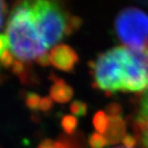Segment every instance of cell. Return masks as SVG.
<instances>
[{
    "mask_svg": "<svg viewBox=\"0 0 148 148\" xmlns=\"http://www.w3.org/2000/svg\"><path fill=\"white\" fill-rule=\"evenodd\" d=\"M113 148H126L125 146H117V147H113Z\"/></svg>",
    "mask_w": 148,
    "mask_h": 148,
    "instance_id": "obj_21",
    "label": "cell"
},
{
    "mask_svg": "<svg viewBox=\"0 0 148 148\" xmlns=\"http://www.w3.org/2000/svg\"><path fill=\"white\" fill-rule=\"evenodd\" d=\"M88 143L91 148H103L108 144L104 136L100 133H94L90 135Z\"/></svg>",
    "mask_w": 148,
    "mask_h": 148,
    "instance_id": "obj_10",
    "label": "cell"
},
{
    "mask_svg": "<svg viewBox=\"0 0 148 148\" xmlns=\"http://www.w3.org/2000/svg\"><path fill=\"white\" fill-rule=\"evenodd\" d=\"M52 106H53V99L51 97H46L41 99L40 104H39V109L41 111L47 112L52 108Z\"/></svg>",
    "mask_w": 148,
    "mask_h": 148,
    "instance_id": "obj_15",
    "label": "cell"
},
{
    "mask_svg": "<svg viewBox=\"0 0 148 148\" xmlns=\"http://www.w3.org/2000/svg\"><path fill=\"white\" fill-rule=\"evenodd\" d=\"M12 69L14 73L19 74V75H22V74L24 73V71H25V62L16 60L15 62L14 63Z\"/></svg>",
    "mask_w": 148,
    "mask_h": 148,
    "instance_id": "obj_16",
    "label": "cell"
},
{
    "mask_svg": "<svg viewBox=\"0 0 148 148\" xmlns=\"http://www.w3.org/2000/svg\"><path fill=\"white\" fill-rule=\"evenodd\" d=\"M73 96L71 87L65 83L64 80L56 79L50 88V97L60 103H65L71 101Z\"/></svg>",
    "mask_w": 148,
    "mask_h": 148,
    "instance_id": "obj_6",
    "label": "cell"
},
{
    "mask_svg": "<svg viewBox=\"0 0 148 148\" xmlns=\"http://www.w3.org/2000/svg\"><path fill=\"white\" fill-rule=\"evenodd\" d=\"M128 47H116L99 55L91 62L96 85L107 92L124 91Z\"/></svg>",
    "mask_w": 148,
    "mask_h": 148,
    "instance_id": "obj_2",
    "label": "cell"
},
{
    "mask_svg": "<svg viewBox=\"0 0 148 148\" xmlns=\"http://www.w3.org/2000/svg\"><path fill=\"white\" fill-rule=\"evenodd\" d=\"M103 136L109 145H116L122 142L126 136V126L121 116H110L108 127Z\"/></svg>",
    "mask_w": 148,
    "mask_h": 148,
    "instance_id": "obj_5",
    "label": "cell"
},
{
    "mask_svg": "<svg viewBox=\"0 0 148 148\" xmlns=\"http://www.w3.org/2000/svg\"><path fill=\"white\" fill-rule=\"evenodd\" d=\"M106 112L109 116H121V106L117 103H112L107 105Z\"/></svg>",
    "mask_w": 148,
    "mask_h": 148,
    "instance_id": "obj_14",
    "label": "cell"
},
{
    "mask_svg": "<svg viewBox=\"0 0 148 148\" xmlns=\"http://www.w3.org/2000/svg\"><path fill=\"white\" fill-rule=\"evenodd\" d=\"M115 30L121 43L130 48L148 47V14L136 7H127L115 19Z\"/></svg>",
    "mask_w": 148,
    "mask_h": 148,
    "instance_id": "obj_3",
    "label": "cell"
},
{
    "mask_svg": "<svg viewBox=\"0 0 148 148\" xmlns=\"http://www.w3.org/2000/svg\"><path fill=\"white\" fill-rule=\"evenodd\" d=\"M1 21H0V23H1V28H4V23H5V14H7V9H6V5L5 3V0H1Z\"/></svg>",
    "mask_w": 148,
    "mask_h": 148,
    "instance_id": "obj_19",
    "label": "cell"
},
{
    "mask_svg": "<svg viewBox=\"0 0 148 148\" xmlns=\"http://www.w3.org/2000/svg\"><path fill=\"white\" fill-rule=\"evenodd\" d=\"M136 140L132 135H126L122 140V144L126 148H133L136 145Z\"/></svg>",
    "mask_w": 148,
    "mask_h": 148,
    "instance_id": "obj_17",
    "label": "cell"
},
{
    "mask_svg": "<svg viewBox=\"0 0 148 148\" xmlns=\"http://www.w3.org/2000/svg\"><path fill=\"white\" fill-rule=\"evenodd\" d=\"M145 148H148V147H145Z\"/></svg>",
    "mask_w": 148,
    "mask_h": 148,
    "instance_id": "obj_22",
    "label": "cell"
},
{
    "mask_svg": "<svg viewBox=\"0 0 148 148\" xmlns=\"http://www.w3.org/2000/svg\"><path fill=\"white\" fill-rule=\"evenodd\" d=\"M0 55H1V63L4 67H5V68L13 67L16 59H14L15 57L13 56L11 51H10L9 49H6L5 51L1 53Z\"/></svg>",
    "mask_w": 148,
    "mask_h": 148,
    "instance_id": "obj_13",
    "label": "cell"
},
{
    "mask_svg": "<svg viewBox=\"0 0 148 148\" xmlns=\"http://www.w3.org/2000/svg\"><path fill=\"white\" fill-rule=\"evenodd\" d=\"M40 97L36 93H29L26 97V105L31 110H37L39 108L40 104Z\"/></svg>",
    "mask_w": 148,
    "mask_h": 148,
    "instance_id": "obj_12",
    "label": "cell"
},
{
    "mask_svg": "<svg viewBox=\"0 0 148 148\" xmlns=\"http://www.w3.org/2000/svg\"><path fill=\"white\" fill-rule=\"evenodd\" d=\"M51 64L63 71H71L79 61V56L68 45H56L49 53Z\"/></svg>",
    "mask_w": 148,
    "mask_h": 148,
    "instance_id": "obj_4",
    "label": "cell"
},
{
    "mask_svg": "<svg viewBox=\"0 0 148 148\" xmlns=\"http://www.w3.org/2000/svg\"><path fill=\"white\" fill-rule=\"evenodd\" d=\"M5 36L13 56L24 62L36 60L48 49L23 0L15 1L7 20Z\"/></svg>",
    "mask_w": 148,
    "mask_h": 148,
    "instance_id": "obj_1",
    "label": "cell"
},
{
    "mask_svg": "<svg viewBox=\"0 0 148 148\" xmlns=\"http://www.w3.org/2000/svg\"><path fill=\"white\" fill-rule=\"evenodd\" d=\"M88 106L87 104L81 101H74L71 104V112L76 117H83L87 114Z\"/></svg>",
    "mask_w": 148,
    "mask_h": 148,
    "instance_id": "obj_11",
    "label": "cell"
},
{
    "mask_svg": "<svg viewBox=\"0 0 148 148\" xmlns=\"http://www.w3.org/2000/svg\"><path fill=\"white\" fill-rule=\"evenodd\" d=\"M54 148H72L70 144L64 141H56L54 143Z\"/></svg>",
    "mask_w": 148,
    "mask_h": 148,
    "instance_id": "obj_20",
    "label": "cell"
},
{
    "mask_svg": "<svg viewBox=\"0 0 148 148\" xmlns=\"http://www.w3.org/2000/svg\"><path fill=\"white\" fill-rule=\"evenodd\" d=\"M108 122H109V117L108 115L105 114L104 112L99 111L95 114L93 119V124L95 129L97 130L98 133L100 134L105 133L108 127Z\"/></svg>",
    "mask_w": 148,
    "mask_h": 148,
    "instance_id": "obj_7",
    "label": "cell"
},
{
    "mask_svg": "<svg viewBox=\"0 0 148 148\" xmlns=\"http://www.w3.org/2000/svg\"><path fill=\"white\" fill-rule=\"evenodd\" d=\"M148 122V88L145 90L142 101L141 106L136 117V125H142Z\"/></svg>",
    "mask_w": 148,
    "mask_h": 148,
    "instance_id": "obj_8",
    "label": "cell"
},
{
    "mask_svg": "<svg viewBox=\"0 0 148 148\" xmlns=\"http://www.w3.org/2000/svg\"><path fill=\"white\" fill-rule=\"evenodd\" d=\"M62 127L63 130H64L67 134L71 135L74 131H75L77 125H78V121L76 117L71 115H65L63 116L62 121H61Z\"/></svg>",
    "mask_w": 148,
    "mask_h": 148,
    "instance_id": "obj_9",
    "label": "cell"
},
{
    "mask_svg": "<svg viewBox=\"0 0 148 148\" xmlns=\"http://www.w3.org/2000/svg\"><path fill=\"white\" fill-rule=\"evenodd\" d=\"M35 61L38 63L39 65L44 66V67L48 66L50 63H51V62H50V56H49V54H47H47H45V55H43V56H39Z\"/></svg>",
    "mask_w": 148,
    "mask_h": 148,
    "instance_id": "obj_18",
    "label": "cell"
}]
</instances>
